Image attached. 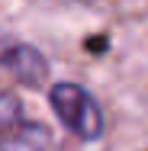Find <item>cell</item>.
<instances>
[{
  "label": "cell",
  "mask_w": 148,
  "mask_h": 151,
  "mask_svg": "<svg viewBox=\"0 0 148 151\" xmlns=\"http://www.w3.org/2000/svg\"><path fill=\"white\" fill-rule=\"evenodd\" d=\"M52 100V109L58 113V119L84 142H97L103 135V109L100 103L93 100V93L84 90L81 84H71V81H61L52 87L48 93Z\"/></svg>",
  "instance_id": "cell-1"
},
{
  "label": "cell",
  "mask_w": 148,
  "mask_h": 151,
  "mask_svg": "<svg viewBox=\"0 0 148 151\" xmlns=\"http://www.w3.org/2000/svg\"><path fill=\"white\" fill-rule=\"evenodd\" d=\"M48 125L29 119L16 93L0 90V151H48Z\"/></svg>",
  "instance_id": "cell-2"
},
{
  "label": "cell",
  "mask_w": 148,
  "mask_h": 151,
  "mask_svg": "<svg viewBox=\"0 0 148 151\" xmlns=\"http://www.w3.org/2000/svg\"><path fill=\"white\" fill-rule=\"evenodd\" d=\"M0 71L13 74L19 84L39 87V84L48 77V61H45V55H42L35 45H29V42L0 39Z\"/></svg>",
  "instance_id": "cell-3"
}]
</instances>
